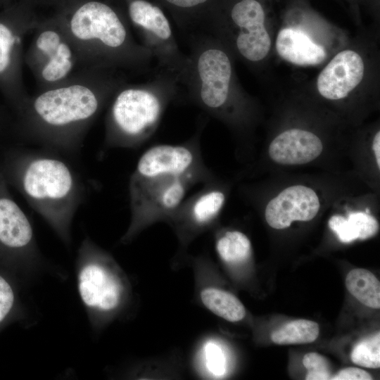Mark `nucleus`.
I'll list each match as a JSON object with an SVG mask.
<instances>
[{
  "label": "nucleus",
  "instance_id": "obj_24",
  "mask_svg": "<svg viewBox=\"0 0 380 380\" xmlns=\"http://www.w3.org/2000/svg\"><path fill=\"white\" fill-rule=\"evenodd\" d=\"M204 362L209 373L222 376L227 369L226 357L222 348L214 341L205 343L203 348Z\"/></svg>",
  "mask_w": 380,
  "mask_h": 380
},
{
  "label": "nucleus",
  "instance_id": "obj_28",
  "mask_svg": "<svg viewBox=\"0 0 380 380\" xmlns=\"http://www.w3.org/2000/svg\"><path fill=\"white\" fill-rule=\"evenodd\" d=\"M372 376L366 371L357 367H348L341 370L331 379L334 380H370Z\"/></svg>",
  "mask_w": 380,
  "mask_h": 380
},
{
  "label": "nucleus",
  "instance_id": "obj_17",
  "mask_svg": "<svg viewBox=\"0 0 380 380\" xmlns=\"http://www.w3.org/2000/svg\"><path fill=\"white\" fill-rule=\"evenodd\" d=\"M275 46L281 58L297 65H317L326 58L323 46L314 42L302 31L293 28L281 30Z\"/></svg>",
  "mask_w": 380,
  "mask_h": 380
},
{
  "label": "nucleus",
  "instance_id": "obj_16",
  "mask_svg": "<svg viewBox=\"0 0 380 380\" xmlns=\"http://www.w3.org/2000/svg\"><path fill=\"white\" fill-rule=\"evenodd\" d=\"M322 150V142L315 133L291 128L281 132L271 141L268 155L275 163L298 165L313 161Z\"/></svg>",
  "mask_w": 380,
  "mask_h": 380
},
{
  "label": "nucleus",
  "instance_id": "obj_4",
  "mask_svg": "<svg viewBox=\"0 0 380 380\" xmlns=\"http://www.w3.org/2000/svg\"><path fill=\"white\" fill-rule=\"evenodd\" d=\"M180 87L175 77L158 69L145 82L122 84L108 105L105 145L141 146L155 132L170 103L179 98Z\"/></svg>",
  "mask_w": 380,
  "mask_h": 380
},
{
  "label": "nucleus",
  "instance_id": "obj_18",
  "mask_svg": "<svg viewBox=\"0 0 380 380\" xmlns=\"http://www.w3.org/2000/svg\"><path fill=\"white\" fill-rule=\"evenodd\" d=\"M23 289L14 278L0 270V332L12 324L27 325L31 321L22 296Z\"/></svg>",
  "mask_w": 380,
  "mask_h": 380
},
{
  "label": "nucleus",
  "instance_id": "obj_27",
  "mask_svg": "<svg viewBox=\"0 0 380 380\" xmlns=\"http://www.w3.org/2000/svg\"><path fill=\"white\" fill-rule=\"evenodd\" d=\"M329 227L343 243H350L356 240L349 228L347 218L342 215H334L331 217L329 220Z\"/></svg>",
  "mask_w": 380,
  "mask_h": 380
},
{
  "label": "nucleus",
  "instance_id": "obj_3",
  "mask_svg": "<svg viewBox=\"0 0 380 380\" xmlns=\"http://www.w3.org/2000/svg\"><path fill=\"white\" fill-rule=\"evenodd\" d=\"M39 1L53 8L75 48L80 68H108L126 74L151 70L152 54L110 4L102 0Z\"/></svg>",
  "mask_w": 380,
  "mask_h": 380
},
{
  "label": "nucleus",
  "instance_id": "obj_19",
  "mask_svg": "<svg viewBox=\"0 0 380 380\" xmlns=\"http://www.w3.org/2000/svg\"><path fill=\"white\" fill-rule=\"evenodd\" d=\"M203 305L215 315L232 322H239L246 315L242 303L234 294L213 286L203 288L200 292Z\"/></svg>",
  "mask_w": 380,
  "mask_h": 380
},
{
  "label": "nucleus",
  "instance_id": "obj_2",
  "mask_svg": "<svg viewBox=\"0 0 380 380\" xmlns=\"http://www.w3.org/2000/svg\"><path fill=\"white\" fill-rule=\"evenodd\" d=\"M203 127L187 141L154 145L142 153L129 178L131 221L122 242L153 222L167 221L192 186L213 179L201 156Z\"/></svg>",
  "mask_w": 380,
  "mask_h": 380
},
{
  "label": "nucleus",
  "instance_id": "obj_12",
  "mask_svg": "<svg viewBox=\"0 0 380 380\" xmlns=\"http://www.w3.org/2000/svg\"><path fill=\"white\" fill-rule=\"evenodd\" d=\"M203 188L179 205L167 221L176 228L183 242L207 229L218 217L226 201V189L211 179Z\"/></svg>",
  "mask_w": 380,
  "mask_h": 380
},
{
  "label": "nucleus",
  "instance_id": "obj_21",
  "mask_svg": "<svg viewBox=\"0 0 380 380\" xmlns=\"http://www.w3.org/2000/svg\"><path fill=\"white\" fill-rule=\"evenodd\" d=\"M348 291L366 306L379 309L380 283L378 279L367 270L354 269L346 278Z\"/></svg>",
  "mask_w": 380,
  "mask_h": 380
},
{
  "label": "nucleus",
  "instance_id": "obj_11",
  "mask_svg": "<svg viewBox=\"0 0 380 380\" xmlns=\"http://www.w3.org/2000/svg\"><path fill=\"white\" fill-rule=\"evenodd\" d=\"M38 8L34 0H19L0 15V80L14 91L20 107L29 97L21 81L22 42L41 19Z\"/></svg>",
  "mask_w": 380,
  "mask_h": 380
},
{
  "label": "nucleus",
  "instance_id": "obj_9",
  "mask_svg": "<svg viewBox=\"0 0 380 380\" xmlns=\"http://www.w3.org/2000/svg\"><path fill=\"white\" fill-rule=\"evenodd\" d=\"M32 34L25 61L39 90L63 82L80 68L75 48L52 13L42 14Z\"/></svg>",
  "mask_w": 380,
  "mask_h": 380
},
{
  "label": "nucleus",
  "instance_id": "obj_15",
  "mask_svg": "<svg viewBox=\"0 0 380 380\" xmlns=\"http://www.w3.org/2000/svg\"><path fill=\"white\" fill-rule=\"evenodd\" d=\"M365 63L353 50L338 53L324 68L317 79L319 94L329 100L346 98L362 82Z\"/></svg>",
  "mask_w": 380,
  "mask_h": 380
},
{
  "label": "nucleus",
  "instance_id": "obj_5",
  "mask_svg": "<svg viewBox=\"0 0 380 380\" xmlns=\"http://www.w3.org/2000/svg\"><path fill=\"white\" fill-rule=\"evenodd\" d=\"M189 63L182 82L188 97L201 110L229 122L240 118L242 106L234 91L231 58L215 36L201 30L186 33Z\"/></svg>",
  "mask_w": 380,
  "mask_h": 380
},
{
  "label": "nucleus",
  "instance_id": "obj_23",
  "mask_svg": "<svg viewBox=\"0 0 380 380\" xmlns=\"http://www.w3.org/2000/svg\"><path fill=\"white\" fill-rule=\"evenodd\" d=\"M352 361L360 366L377 368L380 366V336L379 333L366 338L353 348Z\"/></svg>",
  "mask_w": 380,
  "mask_h": 380
},
{
  "label": "nucleus",
  "instance_id": "obj_26",
  "mask_svg": "<svg viewBox=\"0 0 380 380\" xmlns=\"http://www.w3.org/2000/svg\"><path fill=\"white\" fill-rule=\"evenodd\" d=\"M355 230L358 239L365 240L375 235L379 224L374 217L365 212H352L347 217Z\"/></svg>",
  "mask_w": 380,
  "mask_h": 380
},
{
  "label": "nucleus",
  "instance_id": "obj_13",
  "mask_svg": "<svg viewBox=\"0 0 380 380\" xmlns=\"http://www.w3.org/2000/svg\"><path fill=\"white\" fill-rule=\"evenodd\" d=\"M230 19L235 29L234 46L240 56L251 63L263 60L270 50L271 39L261 4L257 0H240L232 8Z\"/></svg>",
  "mask_w": 380,
  "mask_h": 380
},
{
  "label": "nucleus",
  "instance_id": "obj_8",
  "mask_svg": "<svg viewBox=\"0 0 380 380\" xmlns=\"http://www.w3.org/2000/svg\"><path fill=\"white\" fill-rule=\"evenodd\" d=\"M0 270L23 288L49 269L40 252L32 225L20 207L0 195Z\"/></svg>",
  "mask_w": 380,
  "mask_h": 380
},
{
  "label": "nucleus",
  "instance_id": "obj_14",
  "mask_svg": "<svg viewBox=\"0 0 380 380\" xmlns=\"http://www.w3.org/2000/svg\"><path fill=\"white\" fill-rule=\"evenodd\" d=\"M320 207L319 198L314 189L305 185L290 186L267 203L265 218L272 228L282 229L295 221L312 220Z\"/></svg>",
  "mask_w": 380,
  "mask_h": 380
},
{
  "label": "nucleus",
  "instance_id": "obj_10",
  "mask_svg": "<svg viewBox=\"0 0 380 380\" xmlns=\"http://www.w3.org/2000/svg\"><path fill=\"white\" fill-rule=\"evenodd\" d=\"M127 13L140 43L156 60V69L173 76L182 85L189 58L181 51L163 11L146 0H129Z\"/></svg>",
  "mask_w": 380,
  "mask_h": 380
},
{
  "label": "nucleus",
  "instance_id": "obj_1",
  "mask_svg": "<svg viewBox=\"0 0 380 380\" xmlns=\"http://www.w3.org/2000/svg\"><path fill=\"white\" fill-rule=\"evenodd\" d=\"M127 76L113 69L82 68L39 89L21 107L30 136L54 146H75Z\"/></svg>",
  "mask_w": 380,
  "mask_h": 380
},
{
  "label": "nucleus",
  "instance_id": "obj_20",
  "mask_svg": "<svg viewBox=\"0 0 380 380\" xmlns=\"http://www.w3.org/2000/svg\"><path fill=\"white\" fill-rule=\"evenodd\" d=\"M215 249L221 260L232 266L246 262L251 255L249 239L237 230H227L220 234L216 239Z\"/></svg>",
  "mask_w": 380,
  "mask_h": 380
},
{
  "label": "nucleus",
  "instance_id": "obj_30",
  "mask_svg": "<svg viewBox=\"0 0 380 380\" xmlns=\"http://www.w3.org/2000/svg\"><path fill=\"white\" fill-rule=\"evenodd\" d=\"M372 149L378 169H380V132L377 131L373 138Z\"/></svg>",
  "mask_w": 380,
  "mask_h": 380
},
{
  "label": "nucleus",
  "instance_id": "obj_22",
  "mask_svg": "<svg viewBox=\"0 0 380 380\" xmlns=\"http://www.w3.org/2000/svg\"><path fill=\"white\" fill-rule=\"evenodd\" d=\"M319 333V324L308 319L291 321L271 334V340L276 344H303L315 341Z\"/></svg>",
  "mask_w": 380,
  "mask_h": 380
},
{
  "label": "nucleus",
  "instance_id": "obj_7",
  "mask_svg": "<svg viewBox=\"0 0 380 380\" xmlns=\"http://www.w3.org/2000/svg\"><path fill=\"white\" fill-rule=\"evenodd\" d=\"M77 289L94 332L99 331L125 308L130 288L111 255L89 236L82 241L75 261Z\"/></svg>",
  "mask_w": 380,
  "mask_h": 380
},
{
  "label": "nucleus",
  "instance_id": "obj_29",
  "mask_svg": "<svg viewBox=\"0 0 380 380\" xmlns=\"http://www.w3.org/2000/svg\"><path fill=\"white\" fill-rule=\"evenodd\" d=\"M208 0H165L173 8L177 9H194L207 3Z\"/></svg>",
  "mask_w": 380,
  "mask_h": 380
},
{
  "label": "nucleus",
  "instance_id": "obj_6",
  "mask_svg": "<svg viewBox=\"0 0 380 380\" xmlns=\"http://www.w3.org/2000/svg\"><path fill=\"white\" fill-rule=\"evenodd\" d=\"M19 183L30 205L70 246L72 222L82 195L73 170L56 157L30 155L21 166Z\"/></svg>",
  "mask_w": 380,
  "mask_h": 380
},
{
  "label": "nucleus",
  "instance_id": "obj_25",
  "mask_svg": "<svg viewBox=\"0 0 380 380\" xmlns=\"http://www.w3.org/2000/svg\"><path fill=\"white\" fill-rule=\"evenodd\" d=\"M303 364L308 369L305 379H331V372L329 362L322 355L317 353H307L303 357Z\"/></svg>",
  "mask_w": 380,
  "mask_h": 380
}]
</instances>
